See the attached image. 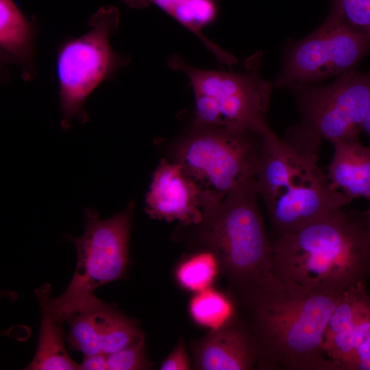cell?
Segmentation results:
<instances>
[{"instance_id":"1","label":"cell","mask_w":370,"mask_h":370,"mask_svg":"<svg viewBox=\"0 0 370 370\" xmlns=\"http://www.w3.org/2000/svg\"><path fill=\"white\" fill-rule=\"evenodd\" d=\"M343 292L308 288L278 280L243 301L258 349V367L277 370H336L323 338Z\"/></svg>"},{"instance_id":"2","label":"cell","mask_w":370,"mask_h":370,"mask_svg":"<svg viewBox=\"0 0 370 370\" xmlns=\"http://www.w3.org/2000/svg\"><path fill=\"white\" fill-rule=\"evenodd\" d=\"M276 278L311 289L343 292L370 278L366 212L341 209L272 243Z\"/></svg>"},{"instance_id":"3","label":"cell","mask_w":370,"mask_h":370,"mask_svg":"<svg viewBox=\"0 0 370 370\" xmlns=\"http://www.w3.org/2000/svg\"><path fill=\"white\" fill-rule=\"evenodd\" d=\"M317 151L262 135L255 186L278 236L295 232L345 208L352 200L334 189L317 164Z\"/></svg>"},{"instance_id":"4","label":"cell","mask_w":370,"mask_h":370,"mask_svg":"<svg viewBox=\"0 0 370 370\" xmlns=\"http://www.w3.org/2000/svg\"><path fill=\"white\" fill-rule=\"evenodd\" d=\"M255 180L227 195L206 213L201 241L245 301L272 285L273 247L260 215Z\"/></svg>"},{"instance_id":"5","label":"cell","mask_w":370,"mask_h":370,"mask_svg":"<svg viewBox=\"0 0 370 370\" xmlns=\"http://www.w3.org/2000/svg\"><path fill=\"white\" fill-rule=\"evenodd\" d=\"M261 144L262 136L250 132L193 124L175 149V161L199 187L209 212L256 180Z\"/></svg>"},{"instance_id":"6","label":"cell","mask_w":370,"mask_h":370,"mask_svg":"<svg viewBox=\"0 0 370 370\" xmlns=\"http://www.w3.org/2000/svg\"><path fill=\"white\" fill-rule=\"evenodd\" d=\"M172 69L185 74L195 97L193 124L247 131L262 136L273 84L252 71L229 72L195 67L173 55Z\"/></svg>"},{"instance_id":"7","label":"cell","mask_w":370,"mask_h":370,"mask_svg":"<svg viewBox=\"0 0 370 370\" xmlns=\"http://www.w3.org/2000/svg\"><path fill=\"white\" fill-rule=\"evenodd\" d=\"M119 20L120 12L115 6H102L89 18V29L85 34L58 47L56 73L63 129L69 128L74 120L86 121L84 105L88 97L128 64L127 57L115 51L110 42Z\"/></svg>"},{"instance_id":"8","label":"cell","mask_w":370,"mask_h":370,"mask_svg":"<svg viewBox=\"0 0 370 370\" xmlns=\"http://www.w3.org/2000/svg\"><path fill=\"white\" fill-rule=\"evenodd\" d=\"M133 210L130 203L107 219H99L92 209L86 210L84 233L73 240L77 254L73 276L60 296L49 299L50 307L60 321L65 322L70 314L98 302L95 291L123 277L129 263Z\"/></svg>"},{"instance_id":"9","label":"cell","mask_w":370,"mask_h":370,"mask_svg":"<svg viewBox=\"0 0 370 370\" xmlns=\"http://www.w3.org/2000/svg\"><path fill=\"white\" fill-rule=\"evenodd\" d=\"M370 88L369 73L354 69L332 82L293 90L301 115L294 127L310 138L333 145L358 140L364 127Z\"/></svg>"},{"instance_id":"10","label":"cell","mask_w":370,"mask_h":370,"mask_svg":"<svg viewBox=\"0 0 370 370\" xmlns=\"http://www.w3.org/2000/svg\"><path fill=\"white\" fill-rule=\"evenodd\" d=\"M370 51V37L325 18L302 39L286 47L273 86L294 89L354 69Z\"/></svg>"},{"instance_id":"11","label":"cell","mask_w":370,"mask_h":370,"mask_svg":"<svg viewBox=\"0 0 370 370\" xmlns=\"http://www.w3.org/2000/svg\"><path fill=\"white\" fill-rule=\"evenodd\" d=\"M145 210L154 219L199 225L208 212L202 193L177 162L162 160L146 194Z\"/></svg>"},{"instance_id":"12","label":"cell","mask_w":370,"mask_h":370,"mask_svg":"<svg viewBox=\"0 0 370 370\" xmlns=\"http://www.w3.org/2000/svg\"><path fill=\"white\" fill-rule=\"evenodd\" d=\"M369 336L370 292L366 283H359L342 293L324 334V350L336 370H348Z\"/></svg>"},{"instance_id":"13","label":"cell","mask_w":370,"mask_h":370,"mask_svg":"<svg viewBox=\"0 0 370 370\" xmlns=\"http://www.w3.org/2000/svg\"><path fill=\"white\" fill-rule=\"evenodd\" d=\"M193 353L195 367L201 370H249L258 360L249 329L235 318L197 341Z\"/></svg>"},{"instance_id":"14","label":"cell","mask_w":370,"mask_h":370,"mask_svg":"<svg viewBox=\"0 0 370 370\" xmlns=\"http://www.w3.org/2000/svg\"><path fill=\"white\" fill-rule=\"evenodd\" d=\"M36 26L18 8L13 0H0V51L3 63L20 67L24 80L33 79Z\"/></svg>"},{"instance_id":"15","label":"cell","mask_w":370,"mask_h":370,"mask_svg":"<svg viewBox=\"0 0 370 370\" xmlns=\"http://www.w3.org/2000/svg\"><path fill=\"white\" fill-rule=\"evenodd\" d=\"M134 9L154 4L196 36L219 62L228 65L234 56L222 49L203 33L217 18L219 7L217 0H122Z\"/></svg>"},{"instance_id":"16","label":"cell","mask_w":370,"mask_h":370,"mask_svg":"<svg viewBox=\"0 0 370 370\" xmlns=\"http://www.w3.org/2000/svg\"><path fill=\"white\" fill-rule=\"evenodd\" d=\"M334 146L327 173L332 186L352 199L361 197L370 200V147L358 140Z\"/></svg>"},{"instance_id":"17","label":"cell","mask_w":370,"mask_h":370,"mask_svg":"<svg viewBox=\"0 0 370 370\" xmlns=\"http://www.w3.org/2000/svg\"><path fill=\"white\" fill-rule=\"evenodd\" d=\"M51 287L45 284L36 291L41 310V326L36 354L26 369L76 370L79 365L68 354L62 324L49 305Z\"/></svg>"},{"instance_id":"18","label":"cell","mask_w":370,"mask_h":370,"mask_svg":"<svg viewBox=\"0 0 370 370\" xmlns=\"http://www.w3.org/2000/svg\"><path fill=\"white\" fill-rule=\"evenodd\" d=\"M90 310L101 351L106 354L119 351L144 335L134 320L101 300Z\"/></svg>"},{"instance_id":"19","label":"cell","mask_w":370,"mask_h":370,"mask_svg":"<svg viewBox=\"0 0 370 370\" xmlns=\"http://www.w3.org/2000/svg\"><path fill=\"white\" fill-rule=\"evenodd\" d=\"M190 314L197 324L218 329L235 318V306L225 295L210 287L197 292L189 306Z\"/></svg>"},{"instance_id":"20","label":"cell","mask_w":370,"mask_h":370,"mask_svg":"<svg viewBox=\"0 0 370 370\" xmlns=\"http://www.w3.org/2000/svg\"><path fill=\"white\" fill-rule=\"evenodd\" d=\"M219 267L217 258L210 251L198 253L178 265L175 278L182 287L197 293L210 286Z\"/></svg>"},{"instance_id":"21","label":"cell","mask_w":370,"mask_h":370,"mask_svg":"<svg viewBox=\"0 0 370 370\" xmlns=\"http://www.w3.org/2000/svg\"><path fill=\"white\" fill-rule=\"evenodd\" d=\"M65 322L69 328L66 338L71 349L81 352L84 356L102 352L90 307L70 314Z\"/></svg>"},{"instance_id":"22","label":"cell","mask_w":370,"mask_h":370,"mask_svg":"<svg viewBox=\"0 0 370 370\" xmlns=\"http://www.w3.org/2000/svg\"><path fill=\"white\" fill-rule=\"evenodd\" d=\"M327 18L350 32L370 37V0H330Z\"/></svg>"},{"instance_id":"23","label":"cell","mask_w":370,"mask_h":370,"mask_svg":"<svg viewBox=\"0 0 370 370\" xmlns=\"http://www.w3.org/2000/svg\"><path fill=\"white\" fill-rule=\"evenodd\" d=\"M106 355L109 370L147 369L151 367L146 355L144 335L124 348Z\"/></svg>"},{"instance_id":"24","label":"cell","mask_w":370,"mask_h":370,"mask_svg":"<svg viewBox=\"0 0 370 370\" xmlns=\"http://www.w3.org/2000/svg\"><path fill=\"white\" fill-rule=\"evenodd\" d=\"M190 369V362L183 341L180 339L173 351L162 361L161 370H188Z\"/></svg>"},{"instance_id":"25","label":"cell","mask_w":370,"mask_h":370,"mask_svg":"<svg viewBox=\"0 0 370 370\" xmlns=\"http://www.w3.org/2000/svg\"><path fill=\"white\" fill-rule=\"evenodd\" d=\"M348 370H370V336L357 351Z\"/></svg>"},{"instance_id":"26","label":"cell","mask_w":370,"mask_h":370,"mask_svg":"<svg viewBox=\"0 0 370 370\" xmlns=\"http://www.w3.org/2000/svg\"><path fill=\"white\" fill-rule=\"evenodd\" d=\"M81 370H106L108 369L107 355L103 352L84 356L83 361L79 364Z\"/></svg>"},{"instance_id":"27","label":"cell","mask_w":370,"mask_h":370,"mask_svg":"<svg viewBox=\"0 0 370 370\" xmlns=\"http://www.w3.org/2000/svg\"><path fill=\"white\" fill-rule=\"evenodd\" d=\"M369 79H370V73H369ZM363 130L366 131V132L369 134L370 137V88H369L368 108H367V115H366V118H365V121L364 123Z\"/></svg>"},{"instance_id":"28","label":"cell","mask_w":370,"mask_h":370,"mask_svg":"<svg viewBox=\"0 0 370 370\" xmlns=\"http://www.w3.org/2000/svg\"><path fill=\"white\" fill-rule=\"evenodd\" d=\"M367 219V227H368V234L370 241V207L367 212H366Z\"/></svg>"}]
</instances>
